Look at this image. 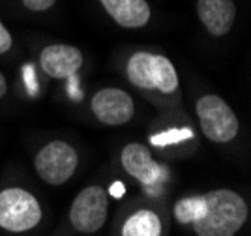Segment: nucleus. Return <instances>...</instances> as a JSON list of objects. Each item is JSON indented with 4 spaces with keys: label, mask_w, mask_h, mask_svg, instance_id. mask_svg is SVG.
Wrapping results in <instances>:
<instances>
[{
    "label": "nucleus",
    "mask_w": 251,
    "mask_h": 236,
    "mask_svg": "<svg viewBox=\"0 0 251 236\" xmlns=\"http://www.w3.org/2000/svg\"><path fill=\"white\" fill-rule=\"evenodd\" d=\"M204 197V212L191 225L197 236H234L248 219V205L230 189H214Z\"/></svg>",
    "instance_id": "f257e3e1"
},
{
    "label": "nucleus",
    "mask_w": 251,
    "mask_h": 236,
    "mask_svg": "<svg viewBox=\"0 0 251 236\" xmlns=\"http://www.w3.org/2000/svg\"><path fill=\"white\" fill-rule=\"evenodd\" d=\"M127 79L143 90H159L173 94L178 88V73L167 56L137 51L127 60Z\"/></svg>",
    "instance_id": "f03ea898"
},
{
    "label": "nucleus",
    "mask_w": 251,
    "mask_h": 236,
    "mask_svg": "<svg viewBox=\"0 0 251 236\" xmlns=\"http://www.w3.org/2000/svg\"><path fill=\"white\" fill-rule=\"evenodd\" d=\"M42 221V206L30 191L8 187L0 191V227L10 233H26Z\"/></svg>",
    "instance_id": "7ed1b4c3"
},
{
    "label": "nucleus",
    "mask_w": 251,
    "mask_h": 236,
    "mask_svg": "<svg viewBox=\"0 0 251 236\" xmlns=\"http://www.w3.org/2000/svg\"><path fill=\"white\" fill-rule=\"evenodd\" d=\"M197 116L201 130L212 143H230L240 130V122L229 103L220 96L206 94L197 102Z\"/></svg>",
    "instance_id": "20e7f679"
},
{
    "label": "nucleus",
    "mask_w": 251,
    "mask_h": 236,
    "mask_svg": "<svg viewBox=\"0 0 251 236\" xmlns=\"http://www.w3.org/2000/svg\"><path fill=\"white\" fill-rule=\"evenodd\" d=\"M79 163L77 152L66 141H51L38 152L34 159L36 173L43 182L51 185H60L75 175Z\"/></svg>",
    "instance_id": "39448f33"
},
{
    "label": "nucleus",
    "mask_w": 251,
    "mask_h": 236,
    "mask_svg": "<svg viewBox=\"0 0 251 236\" xmlns=\"http://www.w3.org/2000/svg\"><path fill=\"white\" fill-rule=\"evenodd\" d=\"M107 193L101 185H88L75 197L70 208V221L75 231L83 235H94L105 225L107 219Z\"/></svg>",
    "instance_id": "423d86ee"
},
{
    "label": "nucleus",
    "mask_w": 251,
    "mask_h": 236,
    "mask_svg": "<svg viewBox=\"0 0 251 236\" xmlns=\"http://www.w3.org/2000/svg\"><path fill=\"white\" fill-rule=\"evenodd\" d=\"M92 113L105 126H122L135 114V103L131 96L120 88H101L92 98Z\"/></svg>",
    "instance_id": "0eeeda50"
},
{
    "label": "nucleus",
    "mask_w": 251,
    "mask_h": 236,
    "mask_svg": "<svg viewBox=\"0 0 251 236\" xmlns=\"http://www.w3.org/2000/svg\"><path fill=\"white\" fill-rule=\"evenodd\" d=\"M40 64L52 79L74 77L83 66V52L74 45H49L40 54Z\"/></svg>",
    "instance_id": "6e6552de"
},
{
    "label": "nucleus",
    "mask_w": 251,
    "mask_h": 236,
    "mask_svg": "<svg viewBox=\"0 0 251 236\" xmlns=\"http://www.w3.org/2000/svg\"><path fill=\"white\" fill-rule=\"evenodd\" d=\"M120 161H122V167L126 169L127 175L137 178L141 184L145 185L156 184L163 176L161 165H157L154 161V157H152L147 146L139 143L126 144L122 156H120Z\"/></svg>",
    "instance_id": "1a4fd4ad"
},
{
    "label": "nucleus",
    "mask_w": 251,
    "mask_h": 236,
    "mask_svg": "<svg viewBox=\"0 0 251 236\" xmlns=\"http://www.w3.org/2000/svg\"><path fill=\"white\" fill-rule=\"evenodd\" d=\"M197 13L212 36H225L232 28L236 6L232 0H197Z\"/></svg>",
    "instance_id": "9d476101"
},
{
    "label": "nucleus",
    "mask_w": 251,
    "mask_h": 236,
    "mask_svg": "<svg viewBox=\"0 0 251 236\" xmlns=\"http://www.w3.org/2000/svg\"><path fill=\"white\" fill-rule=\"evenodd\" d=\"M105 11L124 28H143L150 21L147 0H100Z\"/></svg>",
    "instance_id": "9b49d317"
},
{
    "label": "nucleus",
    "mask_w": 251,
    "mask_h": 236,
    "mask_svg": "<svg viewBox=\"0 0 251 236\" xmlns=\"http://www.w3.org/2000/svg\"><path fill=\"white\" fill-rule=\"evenodd\" d=\"M122 236H161V219L152 210H139L126 219Z\"/></svg>",
    "instance_id": "f8f14e48"
},
{
    "label": "nucleus",
    "mask_w": 251,
    "mask_h": 236,
    "mask_svg": "<svg viewBox=\"0 0 251 236\" xmlns=\"http://www.w3.org/2000/svg\"><path fill=\"white\" fill-rule=\"evenodd\" d=\"M204 212V197H186L175 205V217L182 225H191Z\"/></svg>",
    "instance_id": "ddd939ff"
},
{
    "label": "nucleus",
    "mask_w": 251,
    "mask_h": 236,
    "mask_svg": "<svg viewBox=\"0 0 251 236\" xmlns=\"http://www.w3.org/2000/svg\"><path fill=\"white\" fill-rule=\"evenodd\" d=\"M56 0H23L25 8H28L30 11H47L54 6Z\"/></svg>",
    "instance_id": "4468645a"
},
{
    "label": "nucleus",
    "mask_w": 251,
    "mask_h": 236,
    "mask_svg": "<svg viewBox=\"0 0 251 236\" xmlns=\"http://www.w3.org/2000/svg\"><path fill=\"white\" fill-rule=\"evenodd\" d=\"M13 45V40H11V34L8 32V28L0 23V54L8 52Z\"/></svg>",
    "instance_id": "2eb2a0df"
},
{
    "label": "nucleus",
    "mask_w": 251,
    "mask_h": 236,
    "mask_svg": "<svg viewBox=\"0 0 251 236\" xmlns=\"http://www.w3.org/2000/svg\"><path fill=\"white\" fill-rule=\"evenodd\" d=\"M6 90H8V82H6V77H4V73L0 72V98H4Z\"/></svg>",
    "instance_id": "dca6fc26"
}]
</instances>
